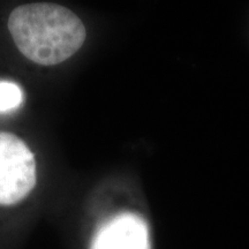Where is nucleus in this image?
<instances>
[{"mask_svg":"<svg viewBox=\"0 0 249 249\" xmlns=\"http://www.w3.org/2000/svg\"><path fill=\"white\" fill-rule=\"evenodd\" d=\"M7 27L18 51L42 66H54L73 57L87 37L85 24L64 6L35 2L18 6Z\"/></svg>","mask_w":249,"mask_h":249,"instance_id":"nucleus-1","label":"nucleus"},{"mask_svg":"<svg viewBox=\"0 0 249 249\" xmlns=\"http://www.w3.org/2000/svg\"><path fill=\"white\" fill-rule=\"evenodd\" d=\"M36 182V160L27 143L14 134L0 132V205L22 202Z\"/></svg>","mask_w":249,"mask_h":249,"instance_id":"nucleus-2","label":"nucleus"},{"mask_svg":"<svg viewBox=\"0 0 249 249\" xmlns=\"http://www.w3.org/2000/svg\"><path fill=\"white\" fill-rule=\"evenodd\" d=\"M150 234L144 218L121 213L98 227L89 249H150Z\"/></svg>","mask_w":249,"mask_h":249,"instance_id":"nucleus-3","label":"nucleus"},{"mask_svg":"<svg viewBox=\"0 0 249 249\" xmlns=\"http://www.w3.org/2000/svg\"><path fill=\"white\" fill-rule=\"evenodd\" d=\"M22 90L17 83L0 81V112L11 111L22 103Z\"/></svg>","mask_w":249,"mask_h":249,"instance_id":"nucleus-4","label":"nucleus"}]
</instances>
